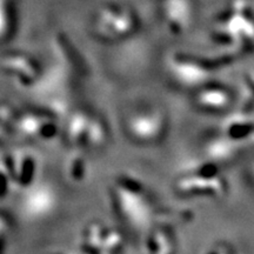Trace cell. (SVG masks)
<instances>
[{
  "label": "cell",
  "mask_w": 254,
  "mask_h": 254,
  "mask_svg": "<svg viewBox=\"0 0 254 254\" xmlns=\"http://www.w3.org/2000/svg\"><path fill=\"white\" fill-rule=\"evenodd\" d=\"M57 202L56 192L46 184H38L28 189L21 199V208L30 218L49 214Z\"/></svg>",
  "instance_id": "obj_1"
},
{
  "label": "cell",
  "mask_w": 254,
  "mask_h": 254,
  "mask_svg": "<svg viewBox=\"0 0 254 254\" xmlns=\"http://www.w3.org/2000/svg\"><path fill=\"white\" fill-rule=\"evenodd\" d=\"M253 176H254V165H253Z\"/></svg>",
  "instance_id": "obj_3"
},
{
  "label": "cell",
  "mask_w": 254,
  "mask_h": 254,
  "mask_svg": "<svg viewBox=\"0 0 254 254\" xmlns=\"http://www.w3.org/2000/svg\"><path fill=\"white\" fill-rule=\"evenodd\" d=\"M119 201L124 213L136 226H144L150 220V208L135 193L122 190L119 193Z\"/></svg>",
  "instance_id": "obj_2"
}]
</instances>
